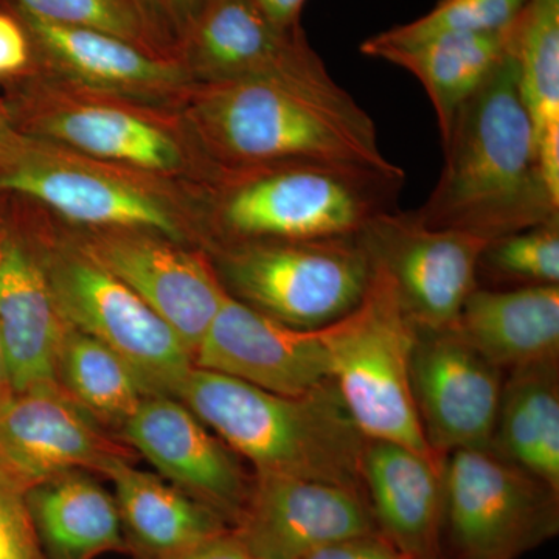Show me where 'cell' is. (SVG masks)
I'll return each mask as SVG.
<instances>
[{"mask_svg": "<svg viewBox=\"0 0 559 559\" xmlns=\"http://www.w3.org/2000/svg\"><path fill=\"white\" fill-rule=\"evenodd\" d=\"M441 145L440 178L412 210L426 227L492 240L559 221V198L540 168L509 50L460 106Z\"/></svg>", "mask_w": 559, "mask_h": 559, "instance_id": "obj_1", "label": "cell"}, {"mask_svg": "<svg viewBox=\"0 0 559 559\" xmlns=\"http://www.w3.org/2000/svg\"><path fill=\"white\" fill-rule=\"evenodd\" d=\"M404 180L400 167L347 162L215 165L201 187L202 249L356 237L371 219L399 210Z\"/></svg>", "mask_w": 559, "mask_h": 559, "instance_id": "obj_2", "label": "cell"}, {"mask_svg": "<svg viewBox=\"0 0 559 559\" xmlns=\"http://www.w3.org/2000/svg\"><path fill=\"white\" fill-rule=\"evenodd\" d=\"M180 112L219 167L288 160L399 167L382 154L374 121L355 98L323 100L267 81L194 83Z\"/></svg>", "mask_w": 559, "mask_h": 559, "instance_id": "obj_3", "label": "cell"}, {"mask_svg": "<svg viewBox=\"0 0 559 559\" xmlns=\"http://www.w3.org/2000/svg\"><path fill=\"white\" fill-rule=\"evenodd\" d=\"M257 473L282 474L364 492L367 439L333 381L299 396L278 395L194 366L178 396Z\"/></svg>", "mask_w": 559, "mask_h": 559, "instance_id": "obj_4", "label": "cell"}, {"mask_svg": "<svg viewBox=\"0 0 559 559\" xmlns=\"http://www.w3.org/2000/svg\"><path fill=\"white\" fill-rule=\"evenodd\" d=\"M0 103L14 131L160 178L204 186L215 173L180 109L84 90L25 69Z\"/></svg>", "mask_w": 559, "mask_h": 559, "instance_id": "obj_5", "label": "cell"}, {"mask_svg": "<svg viewBox=\"0 0 559 559\" xmlns=\"http://www.w3.org/2000/svg\"><path fill=\"white\" fill-rule=\"evenodd\" d=\"M0 193L84 229H138L204 246L201 187L160 178L14 131L0 159Z\"/></svg>", "mask_w": 559, "mask_h": 559, "instance_id": "obj_6", "label": "cell"}, {"mask_svg": "<svg viewBox=\"0 0 559 559\" xmlns=\"http://www.w3.org/2000/svg\"><path fill=\"white\" fill-rule=\"evenodd\" d=\"M371 266L359 304L316 330L329 359L331 381L366 439L393 441L443 459L430 450L412 395L414 322L392 278L377 264Z\"/></svg>", "mask_w": 559, "mask_h": 559, "instance_id": "obj_7", "label": "cell"}, {"mask_svg": "<svg viewBox=\"0 0 559 559\" xmlns=\"http://www.w3.org/2000/svg\"><path fill=\"white\" fill-rule=\"evenodd\" d=\"M205 253L231 297L307 331L323 329L352 311L373 272L356 237L240 242Z\"/></svg>", "mask_w": 559, "mask_h": 559, "instance_id": "obj_8", "label": "cell"}, {"mask_svg": "<svg viewBox=\"0 0 559 559\" xmlns=\"http://www.w3.org/2000/svg\"><path fill=\"white\" fill-rule=\"evenodd\" d=\"M38 252L64 322L112 349L138 374L146 395L176 399L194 367L193 353L179 334L68 241L40 242Z\"/></svg>", "mask_w": 559, "mask_h": 559, "instance_id": "obj_9", "label": "cell"}, {"mask_svg": "<svg viewBox=\"0 0 559 559\" xmlns=\"http://www.w3.org/2000/svg\"><path fill=\"white\" fill-rule=\"evenodd\" d=\"M443 485L455 559H520L559 533V492L491 450L450 452Z\"/></svg>", "mask_w": 559, "mask_h": 559, "instance_id": "obj_10", "label": "cell"}, {"mask_svg": "<svg viewBox=\"0 0 559 559\" xmlns=\"http://www.w3.org/2000/svg\"><path fill=\"white\" fill-rule=\"evenodd\" d=\"M180 61L194 83L267 81L323 100L353 98L304 28H280L253 0H202L183 33Z\"/></svg>", "mask_w": 559, "mask_h": 559, "instance_id": "obj_11", "label": "cell"}, {"mask_svg": "<svg viewBox=\"0 0 559 559\" xmlns=\"http://www.w3.org/2000/svg\"><path fill=\"white\" fill-rule=\"evenodd\" d=\"M60 226L73 249L134 290L194 358L229 294L204 250L148 230Z\"/></svg>", "mask_w": 559, "mask_h": 559, "instance_id": "obj_12", "label": "cell"}, {"mask_svg": "<svg viewBox=\"0 0 559 559\" xmlns=\"http://www.w3.org/2000/svg\"><path fill=\"white\" fill-rule=\"evenodd\" d=\"M371 263L392 278L404 311L419 329H447L479 286L487 238L430 229L414 212L382 213L356 235Z\"/></svg>", "mask_w": 559, "mask_h": 559, "instance_id": "obj_13", "label": "cell"}, {"mask_svg": "<svg viewBox=\"0 0 559 559\" xmlns=\"http://www.w3.org/2000/svg\"><path fill=\"white\" fill-rule=\"evenodd\" d=\"M411 384L419 425L437 455L491 450L502 370L485 359L454 325L415 326Z\"/></svg>", "mask_w": 559, "mask_h": 559, "instance_id": "obj_14", "label": "cell"}, {"mask_svg": "<svg viewBox=\"0 0 559 559\" xmlns=\"http://www.w3.org/2000/svg\"><path fill=\"white\" fill-rule=\"evenodd\" d=\"M31 44L27 69L84 90L182 108L193 87L182 61L151 57L127 40L81 25L36 16L14 0H0Z\"/></svg>", "mask_w": 559, "mask_h": 559, "instance_id": "obj_15", "label": "cell"}, {"mask_svg": "<svg viewBox=\"0 0 559 559\" xmlns=\"http://www.w3.org/2000/svg\"><path fill=\"white\" fill-rule=\"evenodd\" d=\"M231 532L255 559H304L337 540L380 530L362 492L257 473Z\"/></svg>", "mask_w": 559, "mask_h": 559, "instance_id": "obj_16", "label": "cell"}, {"mask_svg": "<svg viewBox=\"0 0 559 559\" xmlns=\"http://www.w3.org/2000/svg\"><path fill=\"white\" fill-rule=\"evenodd\" d=\"M124 439L160 477L234 527L250 480L226 444L178 399L151 395L123 426Z\"/></svg>", "mask_w": 559, "mask_h": 559, "instance_id": "obj_17", "label": "cell"}, {"mask_svg": "<svg viewBox=\"0 0 559 559\" xmlns=\"http://www.w3.org/2000/svg\"><path fill=\"white\" fill-rule=\"evenodd\" d=\"M193 362L286 396L305 395L331 381L325 348L316 331L285 325L230 294Z\"/></svg>", "mask_w": 559, "mask_h": 559, "instance_id": "obj_18", "label": "cell"}, {"mask_svg": "<svg viewBox=\"0 0 559 559\" xmlns=\"http://www.w3.org/2000/svg\"><path fill=\"white\" fill-rule=\"evenodd\" d=\"M127 450L94 423L64 390L11 393L0 403V462L25 487L69 473L103 471Z\"/></svg>", "mask_w": 559, "mask_h": 559, "instance_id": "obj_19", "label": "cell"}, {"mask_svg": "<svg viewBox=\"0 0 559 559\" xmlns=\"http://www.w3.org/2000/svg\"><path fill=\"white\" fill-rule=\"evenodd\" d=\"M66 331L38 250L0 221V345L11 393L60 388Z\"/></svg>", "mask_w": 559, "mask_h": 559, "instance_id": "obj_20", "label": "cell"}, {"mask_svg": "<svg viewBox=\"0 0 559 559\" xmlns=\"http://www.w3.org/2000/svg\"><path fill=\"white\" fill-rule=\"evenodd\" d=\"M362 485L378 530L404 559H441L443 459L367 439Z\"/></svg>", "mask_w": 559, "mask_h": 559, "instance_id": "obj_21", "label": "cell"}, {"mask_svg": "<svg viewBox=\"0 0 559 559\" xmlns=\"http://www.w3.org/2000/svg\"><path fill=\"white\" fill-rule=\"evenodd\" d=\"M454 326L500 370L558 362L559 285L477 286L463 304Z\"/></svg>", "mask_w": 559, "mask_h": 559, "instance_id": "obj_22", "label": "cell"}, {"mask_svg": "<svg viewBox=\"0 0 559 559\" xmlns=\"http://www.w3.org/2000/svg\"><path fill=\"white\" fill-rule=\"evenodd\" d=\"M103 474L116 487L117 509L128 547L148 559H167L229 530L204 503L170 481L140 471L128 459L114 460Z\"/></svg>", "mask_w": 559, "mask_h": 559, "instance_id": "obj_23", "label": "cell"}, {"mask_svg": "<svg viewBox=\"0 0 559 559\" xmlns=\"http://www.w3.org/2000/svg\"><path fill=\"white\" fill-rule=\"evenodd\" d=\"M27 502L47 559H95L128 549L116 499L80 471L33 485Z\"/></svg>", "mask_w": 559, "mask_h": 559, "instance_id": "obj_24", "label": "cell"}, {"mask_svg": "<svg viewBox=\"0 0 559 559\" xmlns=\"http://www.w3.org/2000/svg\"><path fill=\"white\" fill-rule=\"evenodd\" d=\"M360 51L411 72L428 92L440 138H447L455 114L506 57V31L448 33L411 46H384L366 39Z\"/></svg>", "mask_w": 559, "mask_h": 559, "instance_id": "obj_25", "label": "cell"}, {"mask_svg": "<svg viewBox=\"0 0 559 559\" xmlns=\"http://www.w3.org/2000/svg\"><path fill=\"white\" fill-rule=\"evenodd\" d=\"M506 39L540 168L559 198V0H527Z\"/></svg>", "mask_w": 559, "mask_h": 559, "instance_id": "obj_26", "label": "cell"}, {"mask_svg": "<svg viewBox=\"0 0 559 559\" xmlns=\"http://www.w3.org/2000/svg\"><path fill=\"white\" fill-rule=\"evenodd\" d=\"M491 451L559 492L558 362L511 370Z\"/></svg>", "mask_w": 559, "mask_h": 559, "instance_id": "obj_27", "label": "cell"}, {"mask_svg": "<svg viewBox=\"0 0 559 559\" xmlns=\"http://www.w3.org/2000/svg\"><path fill=\"white\" fill-rule=\"evenodd\" d=\"M58 381L92 417L123 426L146 399L138 374L112 349L68 325Z\"/></svg>", "mask_w": 559, "mask_h": 559, "instance_id": "obj_28", "label": "cell"}, {"mask_svg": "<svg viewBox=\"0 0 559 559\" xmlns=\"http://www.w3.org/2000/svg\"><path fill=\"white\" fill-rule=\"evenodd\" d=\"M25 10L60 24L109 33L162 60L180 61L173 38L150 0H14Z\"/></svg>", "mask_w": 559, "mask_h": 559, "instance_id": "obj_29", "label": "cell"}, {"mask_svg": "<svg viewBox=\"0 0 559 559\" xmlns=\"http://www.w3.org/2000/svg\"><path fill=\"white\" fill-rule=\"evenodd\" d=\"M506 288L559 285V221L492 238L481 250L477 282Z\"/></svg>", "mask_w": 559, "mask_h": 559, "instance_id": "obj_30", "label": "cell"}, {"mask_svg": "<svg viewBox=\"0 0 559 559\" xmlns=\"http://www.w3.org/2000/svg\"><path fill=\"white\" fill-rule=\"evenodd\" d=\"M525 3L527 0H439L425 16L369 39L384 46H411L448 33L502 32Z\"/></svg>", "mask_w": 559, "mask_h": 559, "instance_id": "obj_31", "label": "cell"}, {"mask_svg": "<svg viewBox=\"0 0 559 559\" xmlns=\"http://www.w3.org/2000/svg\"><path fill=\"white\" fill-rule=\"evenodd\" d=\"M28 488L0 462V559H47L40 547Z\"/></svg>", "mask_w": 559, "mask_h": 559, "instance_id": "obj_32", "label": "cell"}, {"mask_svg": "<svg viewBox=\"0 0 559 559\" xmlns=\"http://www.w3.org/2000/svg\"><path fill=\"white\" fill-rule=\"evenodd\" d=\"M31 61V44L24 28L10 13L0 11V76L20 75Z\"/></svg>", "mask_w": 559, "mask_h": 559, "instance_id": "obj_33", "label": "cell"}, {"mask_svg": "<svg viewBox=\"0 0 559 559\" xmlns=\"http://www.w3.org/2000/svg\"><path fill=\"white\" fill-rule=\"evenodd\" d=\"M304 559H404L381 533L337 540Z\"/></svg>", "mask_w": 559, "mask_h": 559, "instance_id": "obj_34", "label": "cell"}, {"mask_svg": "<svg viewBox=\"0 0 559 559\" xmlns=\"http://www.w3.org/2000/svg\"><path fill=\"white\" fill-rule=\"evenodd\" d=\"M167 559H255L242 546L231 528L194 544Z\"/></svg>", "mask_w": 559, "mask_h": 559, "instance_id": "obj_35", "label": "cell"}, {"mask_svg": "<svg viewBox=\"0 0 559 559\" xmlns=\"http://www.w3.org/2000/svg\"><path fill=\"white\" fill-rule=\"evenodd\" d=\"M201 2L202 0H150L173 38L178 40L179 49L183 33L189 27L191 17L197 13Z\"/></svg>", "mask_w": 559, "mask_h": 559, "instance_id": "obj_36", "label": "cell"}, {"mask_svg": "<svg viewBox=\"0 0 559 559\" xmlns=\"http://www.w3.org/2000/svg\"><path fill=\"white\" fill-rule=\"evenodd\" d=\"M307 0H253L261 13L280 28H300L301 10Z\"/></svg>", "mask_w": 559, "mask_h": 559, "instance_id": "obj_37", "label": "cell"}, {"mask_svg": "<svg viewBox=\"0 0 559 559\" xmlns=\"http://www.w3.org/2000/svg\"><path fill=\"white\" fill-rule=\"evenodd\" d=\"M13 135L14 130L10 127L9 121H7L5 116H3L2 108H0V159H2L7 151H9Z\"/></svg>", "mask_w": 559, "mask_h": 559, "instance_id": "obj_38", "label": "cell"}, {"mask_svg": "<svg viewBox=\"0 0 559 559\" xmlns=\"http://www.w3.org/2000/svg\"><path fill=\"white\" fill-rule=\"evenodd\" d=\"M11 395L9 382H7L5 366H3L2 345H0V403Z\"/></svg>", "mask_w": 559, "mask_h": 559, "instance_id": "obj_39", "label": "cell"}]
</instances>
